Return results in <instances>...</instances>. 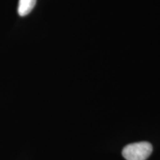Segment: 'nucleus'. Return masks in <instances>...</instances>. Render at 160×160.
Masks as SVG:
<instances>
[{
  "mask_svg": "<svg viewBox=\"0 0 160 160\" xmlns=\"http://www.w3.org/2000/svg\"><path fill=\"white\" fill-rule=\"evenodd\" d=\"M37 0H19L18 4V13L20 17H25L32 11Z\"/></svg>",
  "mask_w": 160,
  "mask_h": 160,
  "instance_id": "2",
  "label": "nucleus"
},
{
  "mask_svg": "<svg viewBox=\"0 0 160 160\" xmlns=\"http://www.w3.org/2000/svg\"><path fill=\"white\" fill-rule=\"evenodd\" d=\"M153 151V146L148 142L129 144L122 150V156L126 160H146Z\"/></svg>",
  "mask_w": 160,
  "mask_h": 160,
  "instance_id": "1",
  "label": "nucleus"
}]
</instances>
